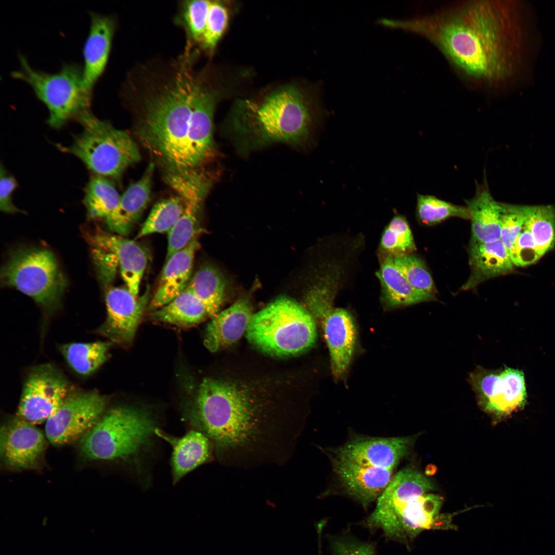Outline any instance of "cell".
Listing matches in <instances>:
<instances>
[{
  "mask_svg": "<svg viewBox=\"0 0 555 555\" xmlns=\"http://www.w3.org/2000/svg\"><path fill=\"white\" fill-rule=\"evenodd\" d=\"M533 10L524 1H471L388 25L426 38L470 79L523 87L541 43Z\"/></svg>",
  "mask_w": 555,
  "mask_h": 555,
  "instance_id": "1",
  "label": "cell"
},
{
  "mask_svg": "<svg viewBox=\"0 0 555 555\" xmlns=\"http://www.w3.org/2000/svg\"><path fill=\"white\" fill-rule=\"evenodd\" d=\"M309 90L287 86L260 101H238L225 123L227 137L245 154L278 143L307 147L324 116L319 89Z\"/></svg>",
  "mask_w": 555,
  "mask_h": 555,
  "instance_id": "2",
  "label": "cell"
},
{
  "mask_svg": "<svg viewBox=\"0 0 555 555\" xmlns=\"http://www.w3.org/2000/svg\"><path fill=\"white\" fill-rule=\"evenodd\" d=\"M196 77L189 62L180 61L143 98L139 136L169 172L190 170L188 136Z\"/></svg>",
  "mask_w": 555,
  "mask_h": 555,
  "instance_id": "3",
  "label": "cell"
},
{
  "mask_svg": "<svg viewBox=\"0 0 555 555\" xmlns=\"http://www.w3.org/2000/svg\"><path fill=\"white\" fill-rule=\"evenodd\" d=\"M250 394L234 384L204 379L187 403L183 417L190 429L204 434L217 450L235 449L260 433L262 418Z\"/></svg>",
  "mask_w": 555,
  "mask_h": 555,
  "instance_id": "4",
  "label": "cell"
},
{
  "mask_svg": "<svg viewBox=\"0 0 555 555\" xmlns=\"http://www.w3.org/2000/svg\"><path fill=\"white\" fill-rule=\"evenodd\" d=\"M411 441L406 437H362L335 449L333 467L346 493L364 508L376 501Z\"/></svg>",
  "mask_w": 555,
  "mask_h": 555,
  "instance_id": "5",
  "label": "cell"
},
{
  "mask_svg": "<svg viewBox=\"0 0 555 555\" xmlns=\"http://www.w3.org/2000/svg\"><path fill=\"white\" fill-rule=\"evenodd\" d=\"M157 428L156 421L146 410L114 407L80 438V450L90 459L134 460L152 446Z\"/></svg>",
  "mask_w": 555,
  "mask_h": 555,
  "instance_id": "6",
  "label": "cell"
},
{
  "mask_svg": "<svg viewBox=\"0 0 555 555\" xmlns=\"http://www.w3.org/2000/svg\"><path fill=\"white\" fill-rule=\"evenodd\" d=\"M245 333L251 344L275 356L303 353L313 345L317 335L310 312L286 297L272 301L253 314Z\"/></svg>",
  "mask_w": 555,
  "mask_h": 555,
  "instance_id": "7",
  "label": "cell"
},
{
  "mask_svg": "<svg viewBox=\"0 0 555 555\" xmlns=\"http://www.w3.org/2000/svg\"><path fill=\"white\" fill-rule=\"evenodd\" d=\"M77 119L82 132L70 146L62 150L77 156L97 175L119 177L140 160L138 146L126 132L97 118L89 109Z\"/></svg>",
  "mask_w": 555,
  "mask_h": 555,
  "instance_id": "8",
  "label": "cell"
},
{
  "mask_svg": "<svg viewBox=\"0 0 555 555\" xmlns=\"http://www.w3.org/2000/svg\"><path fill=\"white\" fill-rule=\"evenodd\" d=\"M19 61L20 68L13 71L11 76L32 87L48 110L47 123L51 127L59 128L89 109L92 92L84 84L83 68L80 65L65 63L58 72L50 73L32 68L22 54L19 55Z\"/></svg>",
  "mask_w": 555,
  "mask_h": 555,
  "instance_id": "9",
  "label": "cell"
},
{
  "mask_svg": "<svg viewBox=\"0 0 555 555\" xmlns=\"http://www.w3.org/2000/svg\"><path fill=\"white\" fill-rule=\"evenodd\" d=\"M442 498L434 494L405 497L386 488L363 525L385 538L407 544L423 530L447 526L438 515Z\"/></svg>",
  "mask_w": 555,
  "mask_h": 555,
  "instance_id": "10",
  "label": "cell"
},
{
  "mask_svg": "<svg viewBox=\"0 0 555 555\" xmlns=\"http://www.w3.org/2000/svg\"><path fill=\"white\" fill-rule=\"evenodd\" d=\"M1 280L31 297L48 312L57 309L67 285L53 254L43 248L13 251L2 268Z\"/></svg>",
  "mask_w": 555,
  "mask_h": 555,
  "instance_id": "11",
  "label": "cell"
},
{
  "mask_svg": "<svg viewBox=\"0 0 555 555\" xmlns=\"http://www.w3.org/2000/svg\"><path fill=\"white\" fill-rule=\"evenodd\" d=\"M165 179L184 203L182 214L168 232L167 260L198 236L201 208L215 180L211 173L199 169L169 172Z\"/></svg>",
  "mask_w": 555,
  "mask_h": 555,
  "instance_id": "12",
  "label": "cell"
},
{
  "mask_svg": "<svg viewBox=\"0 0 555 555\" xmlns=\"http://www.w3.org/2000/svg\"><path fill=\"white\" fill-rule=\"evenodd\" d=\"M108 399L96 391L68 394L45 422L46 437L54 446L81 438L105 412Z\"/></svg>",
  "mask_w": 555,
  "mask_h": 555,
  "instance_id": "13",
  "label": "cell"
},
{
  "mask_svg": "<svg viewBox=\"0 0 555 555\" xmlns=\"http://www.w3.org/2000/svg\"><path fill=\"white\" fill-rule=\"evenodd\" d=\"M68 394V381L57 367L35 366L24 382L16 416L34 425L46 422Z\"/></svg>",
  "mask_w": 555,
  "mask_h": 555,
  "instance_id": "14",
  "label": "cell"
},
{
  "mask_svg": "<svg viewBox=\"0 0 555 555\" xmlns=\"http://www.w3.org/2000/svg\"><path fill=\"white\" fill-rule=\"evenodd\" d=\"M470 380L481 406L490 413L507 415L526 402L525 379L520 371L506 368L496 373L480 368L470 375Z\"/></svg>",
  "mask_w": 555,
  "mask_h": 555,
  "instance_id": "15",
  "label": "cell"
},
{
  "mask_svg": "<svg viewBox=\"0 0 555 555\" xmlns=\"http://www.w3.org/2000/svg\"><path fill=\"white\" fill-rule=\"evenodd\" d=\"M218 99V91L208 86L197 75L188 136L190 170L198 169L213 158L216 154L213 117Z\"/></svg>",
  "mask_w": 555,
  "mask_h": 555,
  "instance_id": "16",
  "label": "cell"
},
{
  "mask_svg": "<svg viewBox=\"0 0 555 555\" xmlns=\"http://www.w3.org/2000/svg\"><path fill=\"white\" fill-rule=\"evenodd\" d=\"M149 289L138 297L127 288L112 287L106 292V319L99 334L110 341L127 345L132 343L149 301Z\"/></svg>",
  "mask_w": 555,
  "mask_h": 555,
  "instance_id": "17",
  "label": "cell"
},
{
  "mask_svg": "<svg viewBox=\"0 0 555 555\" xmlns=\"http://www.w3.org/2000/svg\"><path fill=\"white\" fill-rule=\"evenodd\" d=\"M42 432L17 416L1 430V453L4 464L15 469H32L39 464L46 448Z\"/></svg>",
  "mask_w": 555,
  "mask_h": 555,
  "instance_id": "18",
  "label": "cell"
},
{
  "mask_svg": "<svg viewBox=\"0 0 555 555\" xmlns=\"http://www.w3.org/2000/svg\"><path fill=\"white\" fill-rule=\"evenodd\" d=\"M321 321L333 374L339 378L344 374L352 359L357 338L356 326L351 316L342 308H331Z\"/></svg>",
  "mask_w": 555,
  "mask_h": 555,
  "instance_id": "19",
  "label": "cell"
},
{
  "mask_svg": "<svg viewBox=\"0 0 555 555\" xmlns=\"http://www.w3.org/2000/svg\"><path fill=\"white\" fill-rule=\"evenodd\" d=\"M89 14L90 29L83 50V76L86 88L92 92L108 61L115 22L111 16L92 12Z\"/></svg>",
  "mask_w": 555,
  "mask_h": 555,
  "instance_id": "20",
  "label": "cell"
},
{
  "mask_svg": "<svg viewBox=\"0 0 555 555\" xmlns=\"http://www.w3.org/2000/svg\"><path fill=\"white\" fill-rule=\"evenodd\" d=\"M199 248L197 237L166 260L158 285L147 309L153 311L172 301L188 286L192 277L194 257Z\"/></svg>",
  "mask_w": 555,
  "mask_h": 555,
  "instance_id": "21",
  "label": "cell"
},
{
  "mask_svg": "<svg viewBox=\"0 0 555 555\" xmlns=\"http://www.w3.org/2000/svg\"><path fill=\"white\" fill-rule=\"evenodd\" d=\"M155 434L172 448L171 466L174 484L211 457L212 444L210 440L196 430L190 429L180 437L170 435L158 428Z\"/></svg>",
  "mask_w": 555,
  "mask_h": 555,
  "instance_id": "22",
  "label": "cell"
},
{
  "mask_svg": "<svg viewBox=\"0 0 555 555\" xmlns=\"http://www.w3.org/2000/svg\"><path fill=\"white\" fill-rule=\"evenodd\" d=\"M90 242L91 245L106 248L113 252L126 288L138 296L147 264V254L144 248L133 240L103 232L92 235Z\"/></svg>",
  "mask_w": 555,
  "mask_h": 555,
  "instance_id": "23",
  "label": "cell"
},
{
  "mask_svg": "<svg viewBox=\"0 0 555 555\" xmlns=\"http://www.w3.org/2000/svg\"><path fill=\"white\" fill-rule=\"evenodd\" d=\"M465 202L471 214V244L501 239L502 205L491 195L486 177L482 183L476 182L474 196Z\"/></svg>",
  "mask_w": 555,
  "mask_h": 555,
  "instance_id": "24",
  "label": "cell"
},
{
  "mask_svg": "<svg viewBox=\"0 0 555 555\" xmlns=\"http://www.w3.org/2000/svg\"><path fill=\"white\" fill-rule=\"evenodd\" d=\"M253 315L249 301L238 300L213 317L207 326L205 345L214 352L235 342L246 332Z\"/></svg>",
  "mask_w": 555,
  "mask_h": 555,
  "instance_id": "25",
  "label": "cell"
},
{
  "mask_svg": "<svg viewBox=\"0 0 555 555\" xmlns=\"http://www.w3.org/2000/svg\"><path fill=\"white\" fill-rule=\"evenodd\" d=\"M120 196L106 177H92L85 189L83 199L88 215L92 218H104L109 228L118 234H127L130 229L120 218L118 211Z\"/></svg>",
  "mask_w": 555,
  "mask_h": 555,
  "instance_id": "26",
  "label": "cell"
},
{
  "mask_svg": "<svg viewBox=\"0 0 555 555\" xmlns=\"http://www.w3.org/2000/svg\"><path fill=\"white\" fill-rule=\"evenodd\" d=\"M470 265L471 274L464 288L469 289L483 281L512 270L513 264L501 239L471 244Z\"/></svg>",
  "mask_w": 555,
  "mask_h": 555,
  "instance_id": "27",
  "label": "cell"
},
{
  "mask_svg": "<svg viewBox=\"0 0 555 555\" xmlns=\"http://www.w3.org/2000/svg\"><path fill=\"white\" fill-rule=\"evenodd\" d=\"M382 287V298L390 307L408 306L435 300L433 294L413 287L396 266L392 255L387 256L376 272Z\"/></svg>",
  "mask_w": 555,
  "mask_h": 555,
  "instance_id": "28",
  "label": "cell"
},
{
  "mask_svg": "<svg viewBox=\"0 0 555 555\" xmlns=\"http://www.w3.org/2000/svg\"><path fill=\"white\" fill-rule=\"evenodd\" d=\"M155 321L186 326L199 323L209 316L202 302L187 287L169 303L153 311Z\"/></svg>",
  "mask_w": 555,
  "mask_h": 555,
  "instance_id": "29",
  "label": "cell"
},
{
  "mask_svg": "<svg viewBox=\"0 0 555 555\" xmlns=\"http://www.w3.org/2000/svg\"><path fill=\"white\" fill-rule=\"evenodd\" d=\"M187 287L204 304L209 317L213 318L219 312L225 300L226 284L217 268L211 265L202 266L192 276Z\"/></svg>",
  "mask_w": 555,
  "mask_h": 555,
  "instance_id": "30",
  "label": "cell"
},
{
  "mask_svg": "<svg viewBox=\"0 0 555 555\" xmlns=\"http://www.w3.org/2000/svg\"><path fill=\"white\" fill-rule=\"evenodd\" d=\"M110 342L72 343L63 345L60 350L70 367L77 373L88 375L106 360Z\"/></svg>",
  "mask_w": 555,
  "mask_h": 555,
  "instance_id": "31",
  "label": "cell"
},
{
  "mask_svg": "<svg viewBox=\"0 0 555 555\" xmlns=\"http://www.w3.org/2000/svg\"><path fill=\"white\" fill-rule=\"evenodd\" d=\"M154 170V165L151 163L142 176L120 196L118 213L130 229L139 219L150 201Z\"/></svg>",
  "mask_w": 555,
  "mask_h": 555,
  "instance_id": "32",
  "label": "cell"
},
{
  "mask_svg": "<svg viewBox=\"0 0 555 555\" xmlns=\"http://www.w3.org/2000/svg\"><path fill=\"white\" fill-rule=\"evenodd\" d=\"M524 227L530 232L540 257L555 244V208L551 206H523Z\"/></svg>",
  "mask_w": 555,
  "mask_h": 555,
  "instance_id": "33",
  "label": "cell"
},
{
  "mask_svg": "<svg viewBox=\"0 0 555 555\" xmlns=\"http://www.w3.org/2000/svg\"><path fill=\"white\" fill-rule=\"evenodd\" d=\"M183 208V200L179 195L158 202L152 209L136 238L155 233L169 232L180 217Z\"/></svg>",
  "mask_w": 555,
  "mask_h": 555,
  "instance_id": "34",
  "label": "cell"
},
{
  "mask_svg": "<svg viewBox=\"0 0 555 555\" xmlns=\"http://www.w3.org/2000/svg\"><path fill=\"white\" fill-rule=\"evenodd\" d=\"M416 211L419 219L429 225L454 217L471 219L466 206L456 205L430 195L417 194Z\"/></svg>",
  "mask_w": 555,
  "mask_h": 555,
  "instance_id": "35",
  "label": "cell"
},
{
  "mask_svg": "<svg viewBox=\"0 0 555 555\" xmlns=\"http://www.w3.org/2000/svg\"><path fill=\"white\" fill-rule=\"evenodd\" d=\"M381 246L394 255L408 254L415 249L412 232L403 216L393 218L382 234Z\"/></svg>",
  "mask_w": 555,
  "mask_h": 555,
  "instance_id": "36",
  "label": "cell"
},
{
  "mask_svg": "<svg viewBox=\"0 0 555 555\" xmlns=\"http://www.w3.org/2000/svg\"><path fill=\"white\" fill-rule=\"evenodd\" d=\"M392 256L396 266L413 287L432 294L435 293L432 278L421 259L409 254Z\"/></svg>",
  "mask_w": 555,
  "mask_h": 555,
  "instance_id": "37",
  "label": "cell"
},
{
  "mask_svg": "<svg viewBox=\"0 0 555 555\" xmlns=\"http://www.w3.org/2000/svg\"><path fill=\"white\" fill-rule=\"evenodd\" d=\"M211 1H187L182 5V17L190 40L201 43Z\"/></svg>",
  "mask_w": 555,
  "mask_h": 555,
  "instance_id": "38",
  "label": "cell"
},
{
  "mask_svg": "<svg viewBox=\"0 0 555 555\" xmlns=\"http://www.w3.org/2000/svg\"><path fill=\"white\" fill-rule=\"evenodd\" d=\"M226 7L217 2H212L209 10L206 29L201 42L202 47L213 52L224 33L228 22Z\"/></svg>",
  "mask_w": 555,
  "mask_h": 555,
  "instance_id": "39",
  "label": "cell"
},
{
  "mask_svg": "<svg viewBox=\"0 0 555 555\" xmlns=\"http://www.w3.org/2000/svg\"><path fill=\"white\" fill-rule=\"evenodd\" d=\"M502 205L501 240L509 253L524 227L525 215L522 206Z\"/></svg>",
  "mask_w": 555,
  "mask_h": 555,
  "instance_id": "40",
  "label": "cell"
},
{
  "mask_svg": "<svg viewBox=\"0 0 555 555\" xmlns=\"http://www.w3.org/2000/svg\"><path fill=\"white\" fill-rule=\"evenodd\" d=\"M328 539L331 555H378L374 543L349 533L328 535Z\"/></svg>",
  "mask_w": 555,
  "mask_h": 555,
  "instance_id": "41",
  "label": "cell"
},
{
  "mask_svg": "<svg viewBox=\"0 0 555 555\" xmlns=\"http://www.w3.org/2000/svg\"><path fill=\"white\" fill-rule=\"evenodd\" d=\"M509 254L513 265L517 266L531 265L541 257L530 232L524 226Z\"/></svg>",
  "mask_w": 555,
  "mask_h": 555,
  "instance_id": "42",
  "label": "cell"
},
{
  "mask_svg": "<svg viewBox=\"0 0 555 555\" xmlns=\"http://www.w3.org/2000/svg\"><path fill=\"white\" fill-rule=\"evenodd\" d=\"M16 187L15 179L6 174L3 165L1 166L0 210L4 213H14L21 211L12 202V195Z\"/></svg>",
  "mask_w": 555,
  "mask_h": 555,
  "instance_id": "43",
  "label": "cell"
},
{
  "mask_svg": "<svg viewBox=\"0 0 555 555\" xmlns=\"http://www.w3.org/2000/svg\"><path fill=\"white\" fill-rule=\"evenodd\" d=\"M321 539H319V555H322Z\"/></svg>",
  "mask_w": 555,
  "mask_h": 555,
  "instance_id": "44",
  "label": "cell"
}]
</instances>
